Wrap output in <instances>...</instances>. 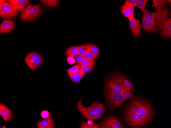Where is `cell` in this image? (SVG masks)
Masks as SVG:
<instances>
[{
	"instance_id": "16",
	"label": "cell",
	"mask_w": 171,
	"mask_h": 128,
	"mask_svg": "<svg viewBox=\"0 0 171 128\" xmlns=\"http://www.w3.org/2000/svg\"><path fill=\"white\" fill-rule=\"evenodd\" d=\"M160 32V36L163 37H171V19L169 18L163 25Z\"/></svg>"
},
{
	"instance_id": "7",
	"label": "cell",
	"mask_w": 171,
	"mask_h": 128,
	"mask_svg": "<svg viewBox=\"0 0 171 128\" xmlns=\"http://www.w3.org/2000/svg\"><path fill=\"white\" fill-rule=\"evenodd\" d=\"M25 61L28 66L33 71L39 67L42 61V57L38 53L32 52L26 56Z\"/></svg>"
},
{
	"instance_id": "29",
	"label": "cell",
	"mask_w": 171,
	"mask_h": 128,
	"mask_svg": "<svg viewBox=\"0 0 171 128\" xmlns=\"http://www.w3.org/2000/svg\"><path fill=\"white\" fill-rule=\"evenodd\" d=\"M94 67V65L87 66H81V70L84 73H88L91 72L93 70Z\"/></svg>"
},
{
	"instance_id": "6",
	"label": "cell",
	"mask_w": 171,
	"mask_h": 128,
	"mask_svg": "<svg viewBox=\"0 0 171 128\" xmlns=\"http://www.w3.org/2000/svg\"><path fill=\"white\" fill-rule=\"evenodd\" d=\"M20 11L8 2L5 1L0 5V17L4 19H14L18 15Z\"/></svg>"
},
{
	"instance_id": "1",
	"label": "cell",
	"mask_w": 171,
	"mask_h": 128,
	"mask_svg": "<svg viewBox=\"0 0 171 128\" xmlns=\"http://www.w3.org/2000/svg\"><path fill=\"white\" fill-rule=\"evenodd\" d=\"M125 108L123 118L129 126L143 127L152 121L154 110L151 102L147 99L133 96Z\"/></svg>"
},
{
	"instance_id": "24",
	"label": "cell",
	"mask_w": 171,
	"mask_h": 128,
	"mask_svg": "<svg viewBox=\"0 0 171 128\" xmlns=\"http://www.w3.org/2000/svg\"><path fill=\"white\" fill-rule=\"evenodd\" d=\"M81 65L80 64H77L71 68L66 70V71L68 74L77 73L81 70Z\"/></svg>"
},
{
	"instance_id": "13",
	"label": "cell",
	"mask_w": 171,
	"mask_h": 128,
	"mask_svg": "<svg viewBox=\"0 0 171 128\" xmlns=\"http://www.w3.org/2000/svg\"><path fill=\"white\" fill-rule=\"evenodd\" d=\"M15 26L14 21L6 19H4L0 25V34L10 32L13 30Z\"/></svg>"
},
{
	"instance_id": "21",
	"label": "cell",
	"mask_w": 171,
	"mask_h": 128,
	"mask_svg": "<svg viewBox=\"0 0 171 128\" xmlns=\"http://www.w3.org/2000/svg\"><path fill=\"white\" fill-rule=\"evenodd\" d=\"M42 5L45 7L50 8L56 7L59 3V0H40Z\"/></svg>"
},
{
	"instance_id": "10",
	"label": "cell",
	"mask_w": 171,
	"mask_h": 128,
	"mask_svg": "<svg viewBox=\"0 0 171 128\" xmlns=\"http://www.w3.org/2000/svg\"><path fill=\"white\" fill-rule=\"evenodd\" d=\"M101 128H124V127L118 119L113 116H110L105 118L100 123Z\"/></svg>"
},
{
	"instance_id": "8",
	"label": "cell",
	"mask_w": 171,
	"mask_h": 128,
	"mask_svg": "<svg viewBox=\"0 0 171 128\" xmlns=\"http://www.w3.org/2000/svg\"><path fill=\"white\" fill-rule=\"evenodd\" d=\"M105 99L112 111H114L125 101L122 92L106 94Z\"/></svg>"
},
{
	"instance_id": "32",
	"label": "cell",
	"mask_w": 171,
	"mask_h": 128,
	"mask_svg": "<svg viewBox=\"0 0 171 128\" xmlns=\"http://www.w3.org/2000/svg\"><path fill=\"white\" fill-rule=\"evenodd\" d=\"M84 57V56L78 54L74 57L76 63L80 64Z\"/></svg>"
},
{
	"instance_id": "2",
	"label": "cell",
	"mask_w": 171,
	"mask_h": 128,
	"mask_svg": "<svg viewBox=\"0 0 171 128\" xmlns=\"http://www.w3.org/2000/svg\"><path fill=\"white\" fill-rule=\"evenodd\" d=\"M82 99L78 102L76 108L85 118L95 120L100 118L105 112L106 109L104 105L98 102L93 103L88 107H84L81 102Z\"/></svg>"
},
{
	"instance_id": "5",
	"label": "cell",
	"mask_w": 171,
	"mask_h": 128,
	"mask_svg": "<svg viewBox=\"0 0 171 128\" xmlns=\"http://www.w3.org/2000/svg\"><path fill=\"white\" fill-rule=\"evenodd\" d=\"M43 12L40 4L33 6L30 3L21 11L19 18L26 22L34 20Z\"/></svg>"
},
{
	"instance_id": "30",
	"label": "cell",
	"mask_w": 171,
	"mask_h": 128,
	"mask_svg": "<svg viewBox=\"0 0 171 128\" xmlns=\"http://www.w3.org/2000/svg\"><path fill=\"white\" fill-rule=\"evenodd\" d=\"M122 93L124 100L127 99H130L134 96L132 93L130 91H123Z\"/></svg>"
},
{
	"instance_id": "12",
	"label": "cell",
	"mask_w": 171,
	"mask_h": 128,
	"mask_svg": "<svg viewBox=\"0 0 171 128\" xmlns=\"http://www.w3.org/2000/svg\"><path fill=\"white\" fill-rule=\"evenodd\" d=\"M0 114L5 121V123L8 121L10 122L13 119V113L12 111L1 102L0 103Z\"/></svg>"
},
{
	"instance_id": "37",
	"label": "cell",
	"mask_w": 171,
	"mask_h": 128,
	"mask_svg": "<svg viewBox=\"0 0 171 128\" xmlns=\"http://www.w3.org/2000/svg\"><path fill=\"white\" fill-rule=\"evenodd\" d=\"M6 0H0V4L6 1Z\"/></svg>"
},
{
	"instance_id": "22",
	"label": "cell",
	"mask_w": 171,
	"mask_h": 128,
	"mask_svg": "<svg viewBox=\"0 0 171 128\" xmlns=\"http://www.w3.org/2000/svg\"><path fill=\"white\" fill-rule=\"evenodd\" d=\"M91 44H84L78 46V54L84 56L90 49Z\"/></svg>"
},
{
	"instance_id": "35",
	"label": "cell",
	"mask_w": 171,
	"mask_h": 128,
	"mask_svg": "<svg viewBox=\"0 0 171 128\" xmlns=\"http://www.w3.org/2000/svg\"><path fill=\"white\" fill-rule=\"evenodd\" d=\"M67 61L70 65H72L76 63V61L74 57L69 56L67 58Z\"/></svg>"
},
{
	"instance_id": "3",
	"label": "cell",
	"mask_w": 171,
	"mask_h": 128,
	"mask_svg": "<svg viewBox=\"0 0 171 128\" xmlns=\"http://www.w3.org/2000/svg\"><path fill=\"white\" fill-rule=\"evenodd\" d=\"M169 14L168 8L166 6L159 7L153 13H150L146 9L143 12L142 19L154 22L165 23L168 19Z\"/></svg>"
},
{
	"instance_id": "28",
	"label": "cell",
	"mask_w": 171,
	"mask_h": 128,
	"mask_svg": "<svg viewBox=\"0 0 171 128\" xmlns=\"http://www.w3.org/2000/svg\"><path fill=\"white\" fill-rule=\"evenodd\" d=\"M99 127L98 124H89L86 122H82L81 124L80 128H99Z\"/></svg>"
},
{
	"instance_id": "33",
	"label": "cell",
	"mask_w": 171,
	"mask_h": 128,
	"mask_svg": "<svg viewBox=\"0 0 171 128\" xmlns=\"http://www.w3.org/2000/svg\"><path fill=\"white\" fill-rule=\"evenodd\" d=\"M49 112L46 110L42 111L40 113V115L42 119H46L48 118L49 115Z\"/></svg>"
},
{
	"instance_id": "4",
	"label": "cell",
	"mask_w": 171,
	"mask_h": 128,
	"mask_svg": "<svg viewBox=\"0 0 171 128\" xmlns=\"http://www.w3.org/2000/svg\"><path fill=\"white\" fill-rule=\"evenodd\" d=\"M122 74L116 73L111 75L105 82L106 94L122 92L124 89L122 82Z\"/></svg>"
},
{
	"instance_id": "20",
	"label": "cell",
	"mask_w": 171,
	"mask_h": 128,
	"mask_svg": "<svg viewBox=\"0 0 171 128\" xmlns=\"http://www.w3.org/2000/svg\"><path fill=\"white\" fill-rule=\"evenodd\" d=\"M65 54L67 56L74 57L78 54V46H72L67 48Z\"/></svg>"
},
{
	"instance_id": "25",
	"label": "cell",
	"mask_w": 171,
	"mask_h": 128,
	"mask_svg": "<svg viewBox=\"0 0 171 128\" xmlns=\"http://www.w3.org/2000/svg\"><path fill=\"white\" fill-rule=\"evenodd\" d=\"M149 1V0H138L134 6L137 7L141 9L143 13L146 9V4Z\"/></svg>"
},
{
	"instance_id": "23",
	"label": "cell",
	"mask_w": 171,
	"mask_h": 128,
	"mask_svg": "<svg viewBox=\"0 0 171 128\" xmlns=\"http://www.w3.org/2000/svg\"><path fill=\"white\" fill-rule=\"evenodd\" d=\"M95 62V59H90L84 57L80 65L83 66L94 65Z\"/></svg>"
},
{
	"instance_id": "27",
	"label": "cell",
	"mask_w": 171,
	"mask_h": 128,
	"mask_svg": "<svg viewBox=\"0 0 171 128\" xmlns=\"http://www.w3.org/2000/svg\"><path fill=\"white\" fill-rule=\"evenodd\" d=\"M90 50L96 56H98L100 54V50L98 47L94 44H91L90 47Z\"/></svg>"
},
{
	"instance_id": "36",
	"label": "cell",
	"mask_w": 171,
	"mask_h": 128,
	"mask_svg": "<svg viewBox=\"0 0 171 128\" xmlns=\"http://www.w3.org/2000/svg\"><path fill=\"white\" fill-rule=\"evenodd\" d=\"M165 1H166V2L168 3H169V4H170V7H171V1L170 0H165Z\"/></svg>"
},
{
	"instance_id": "34",
	"label": "cell",
	"mask_w": 171,
	"mask_h": 128,
	"mask_svg": "<svg viewBox=\"0 0 171 128\" xmlns=\"http://www.w3.org/2000/svg\"><path fill=\"white\" fill-rule=\"evenodd\" d=\"M137 1L138 0H126L125 1L124 3L131 6H134Z\"/></svg>"
},
{
	"instance_id": "26",
	"label": "cell",
	"mask_w": 171,
	"mask_h": 128,
	"mask_svg": "<svg viewBox=\"0 0 171 128\" xmlns=\"http://www.w3.org/2000/svg\"><path fill=\"white\" fill-rule=\"evenodd\" d=\"M152 2L156 9L160 7L164 6L166 3L164 0H153Z\"/></svg>"
},
{
	"instance_id": "14",
	"label": "cell",
	"mask_w": 171,
	"mask_h": 128,
	"mask_svg": "<svg viewBox=\"0 0 171 128\" xmlns=\"http://www.w3.org/2000/svg\"><path fill=\"white\" fill-rule=\"evenodd\" d=\"M37 128H53L54 126V122L52 115L50 113L47 118L36 122Z\"/></svg>"
},
{
	"instance_id": "31",
	"label": "cell",
	"mask_w": 171,
	"mask_h": 128,
	"mask_svg": "<svg viewBox=\"0 0 171 128\" xmlns=\"http://www.w3.org/2000/svg\"><path fill=\"white\" fill-rule=\"evenodd\" d=\"M84 56L85 57L90 59H95L97 57L91 51L90 49L86 53Z\"/></svg>"
},
{
	"instance_id": "9",
	"label": "cell",
	"mask_w": 171,
	"mask_h": 128,
	"mask_svg": "<svg viewBox=\"0 0 171 128\" xmlns=\"http://www.w3.org/2000/svg\"><path fill=\"white\" fill-rule=\"evenodd\" d=\"M165 23L154 22L151 21L142 19L141 26L146 31L152 33L160 32Z\"/></svg>"
},
{
	"instance_id": "18",
	"label": "cell",
	"mask_w": 171,
	"mask_h": 128,
	"mask_svg": "<svg viewBox=\"0 0 171 128\" xmlns=\"http://www.w3.org/2000/svg\"><path fill=\"white\" fill-rule=\"evenodd\" d=\"M121 80L124 91L131 92L134 90L131 82L123 74L122 75Z\"/></svg>"
},
{
	"instance_id": "17",
	"label": "cell",
	"mask_w": 171,
	"mask_h": 128,
	"mask_svg": "<svg viewBox=\"0 0 171 128\" xmlns=\"http://www.w3.org/2000/svg\"><path fill=\"white\" fill-rule=\"evenodd\" d=\"M6 1L17 7L20 11L22 10L30 4V1L27 0H7Z\"/></svg>"
},
{
	"instance_id": "19",
	"label": "cell",
	"mask_w": 171,
	"mask_h": 128,
	"mask_svg": "<svg viewBox=\"0 0 171 128\" xmlns=\"http://www.w3.org/2000/svg\"><path fill=\"white\" fill-rule=\"evenodd\" d=\"M86 74L81 70L77 73L68 75L72 81L75 83H78L80 82L82 78Z\"/></svg>"
},
{
	"instance_id": "11",
	"label": "cell",
	"mask_w": 171,
	"mask_h": 128,
	"mask_svg": "<svg viewBox=\"0 0 171 128\" xmlns=\"http://www.w3.org/2000/svg\"><path fill=\"white\" fill-rule=\"evenodd\" d=\"M129 26L133 36L135 38H138L141 34V26L140 23V19H135L133 16L129 19Z\"/></svg>"
},
{
	"instance_id": "15",
	"label": "cell",
	"mask_w": 171,
	"mask_h": 128,
	"mask_svg": "<svg viewBox=\"0 0 171 128\" xmlns=\"http://www.w3.org/2000/svg\"><path fill=\"white\" fill-rule=\"evenodd\" d=\"M134 6H132L124 3L121 7L120 11L125 17L128 19L134 16Z\"/></svg>"
}]
</instances>
